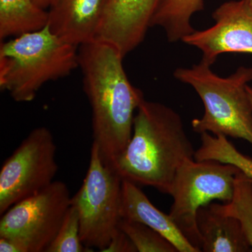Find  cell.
<instances>
[{
  "instance_id": "6da1fadb",
  "label": "cell",
  "mask_w": 252,
  "mask_h": 252,
  "mask_svg": "<svg viewBox=\"0 0 252 252\" xmlns=\"http://www.w3.org/2000/svg\"><path fill=\"white\" fill-rule=\"evenodd\" d=\"M124 59L117 47L98 38L79 47V68L92 111L93 143L112 168L130 142L135 113L145 99L129 81Z\"/></svg>"
},
{
  "instance_id": "7a4b0ae2",
  "label": "cell",
  "mask_w": 252,
  "mask_h": 252,
  "mask_svg": "<svg viewBox=\"0 0 252 252\" xmlns=\"http://www.w3.org/2000/svg\"><path fill=\"white\" fill-rule=\"evenodd\" d=\"M195 152L180 114L144 99L136 112L130 142L112 169L123 180L169 194L177 170Z\"/></svg>"
},
{
  "instance_id": "3957f363",
  "label": "cell",
  "mask_w": 252,
  "mask_h": 252,
  "mask_svg": "<svg viewBox=\"0 0 252 252\" xmlns=\"http://www.w3.org/2000/svg\"><path fill=\"white\" fill-rule=\"evenodd\" d=\"M78 68L79 47L60 39L47 25L0 44V89L16 102H31L46 83Z\"/></svg>"
},
{
  "instance_id": "277c9868",
  "label": "cell",
  "mask_w": 252,
  "mask_h": 252,
  "mask_svg": "<svg viewBox=\"0 0 252 252\" xmlns=\"http://www.w3.org/2000/svg\"><path fill=\"white\" fill-rule=\"evenodd\" d=\"M201 60L190 67L175 69L177 80L191 86L204 104V114L192 121L194 132H212L243 139L252 144V104L247 87L252 67L241 66L228 77H220Z\"/></svg>"
},
{
  "instance_id": "5b68a950",
  "label": "cell",
  "mask_w": 252,
  "mask_h": 252,
  "mask_svg": "<svg viewBox=\"0 0 252 252\" xmlns=\"http://www.w3.org/2000/svg\"><path fill=\"white\" fill-rule=\"evenodd\" d=\"M239 171L231 164L190 158L176 172L169 193L173 198L169 215L189 243L200 252L201 238L196 223L198 210L213 200L229 202Z\"/></svg>"
},
{
  "instance_id": "8992f818",
  "label": "cell",
  "mask_w": 252,
  "mask_h": 252,
  "mask_svg": "<svg viewBox=\"0 0 252 252\" xmlns=\"http://www.w3.org/2000/svg\"><path fill=\"white\" fill-rule=\"evenodd\" d=\"M123 179L104 163L92 143L90 162L80 189L71 198L80 222V238L86 248L103 251L122 220Z\"/></svg>"
},
{
  "instance_id": "52a82bcc",
  "label": "cell",
  "mask_w": 252,
  "mask_h": 252,
  "mask_svg": "<svg viewBox=\"0 0 252 252\" xmlns=\"http://www.w3.org/2000/svg\"><path fill=\"white\" fill-rule=\"evenodd\" d=\"M56 142L44 126L31 131L0 170V215L54 182L59 170Z\"/></svg>"
},
{
  "instance_id": "ba28073f",
  "label": "cell",
  "mask_w": 252,
  "mask_h": 252,
  "mask_svg": "<svg viewBox=\"0 0 252 252\" xmlns=\"http://www.w3.org/2000/svg\"><path fill=\"white\" fill-rule=\"evenodd\" d=\"M71 198L67 185L54 181L1 215L0 237L21 240L29 252H46L71 206Z\"/></svg>"
},
{
  "instance_id": "9c48e42d",
  "label": "cell",
  "mask_w": 252,
  "mask_h": 252,
  "mask_svg": "<svg viewBox=\"0 0 252 252\" xmlns=\"http://www.w3.org/2000/svg\"><path fill=\"white\" fill-rule=\"evenodd\" d=\"M214 26L195 31L182 41L203 53V61L212 65L225 53L252 54V9L247 0H233L213 12Z\"/></svg>"
},
{
  "instance_id": "30bf717a",
  "label": "cell",
  "mask_w": 252,
  "mask_h": 252,
  "mask_svg": "<svg viewBox=\"0 0 252 252\" xmlns=\"http://www.w3.org/2000/svg\"><path fill=\"white\" fill-rule=\"evenodd\" d=\"M162 1L109 0L96 38L112 44L125 58L144 41Z\"/></svg>"
},
{
  "instance_id": "8fae6325",
  "label": "cell",
  "mask_w": 252,
  "mask_h": 252,
  "mask_svg": "<svg viewBox=\"0 0 252 252\" xmlns=\"http://www.w3.org/2000/svg\"><path fill=\"white\" fill-rule=\"evenodd\" d=\"M109 0H56L48 11L50 31L79 47L94 40Z\"/></svg>"
},
{
  "instance_id": "7c38bea8",
  "label": "cell",
  "mask_w": 252,
  "mask_h": 252,
  "mask_svg": "<svg viewBox=\"0 0 252 252\" xmlns=\"http://www.w3.org/2000/svg\"><path fill=\"white\" fill-rule=\"evenodd\" d=\"M123 219L140 222L153 228L175 247L178 252H200L182 233L170 215L154 206L138 185L123 180Z\"/></svg>"
},
{
  "instance_id": "4fadbf2b",
  "label": "cell",
  "mask_w": 252,
  "mask_h": 252,
  "mask_svg": "<svg viewBox=\"0 0 252 252\" xmlns=\"http://www.w3.org/2000/svg\"><path fill=\"white\" fill-rule=\"evenodd\" d=\"M197 227L204 252H252L239 220L225 215L221 204L210 203L199 209Z\"/></svg>"
},
{
  "instance_id": "5bb4252c",
  "label": "cell",
  "mask_w": 252,
  "mask_h": 252,
  "mask_svg": "<svg viewBox=\"0 0 252 252\" xmlns=\"http://www.w3.org/2000/svg\"><path fill=\"white\" fill-rule=\"evenodd\" d=\"M48 23V11L32 0H0V39L40 30Z\"/></svg>"
},
{
  "instance_id": "9a60e30c",
  "label": "cell",
  "mask_w": 252,
  "mask_h": 252,
  "mask_svg": "<svg viewBox=\"0 0 252 252\" xmlns=\"http://www.w3.org/2000/svg\"><path fill=\"white\" fill-rule=\"evenodd\" d=\"M205 8L203 0H163L152 18L151 27L161 28L170 43L182 41L195 31L192 16Z\"/></svg>"
},
{
  "instance_id": "2e32d148",
  "label": "cell",
  "mask_w": 252,
  "mask_h": 252,
  "mask_svg": "<svg viewBox=\"0 0 252 252\" xmlns=\"http://www.w3.org/2000/svg\"><path fill=\"white\" fill-rule=\"evenodd\" d=\"M201 146L194 154L196 160H214L231 164L252 180V158L239 152L224 135L200 134Z\"/></svg>"
},
{
  "instance_id": "e0dca14e",
  "label": "cell",
  "mask_w": 252,
  "mask_h": 252,
  "mask_svg": "<svg viewBox=\"0 0 252 252\" xmlns=\"http://www.w3.org/2000/svg\"><path fill=\"white\" fill-rule=\"evenodd\" d=\"M221 209L239 220L252 250V180L243 172L239 171L235 176L233 197L221 204Z\"/></svg>"
},
{
  "instance_id": "ac0fdd59",
  "label": "cell",
  "mask_w": 252,
  "mask_h": 252,
  "mask_svg": "<svg viewBox=\"0 0 252 252\" xmlns=\"http://www.w3.org/2000/svg\"><path fill=\"white\" fill-rule=\"evenodd\" d=\"M119 228L130 238L138 252H178L166 238L140 222L122 218Z\"/></svg>"
},
{
  "instance_id": "d6986e66",
  "label": "cell",
  "mask_w": 252,
  "mask_h": 252,
  "mask_svg": "<svg viewBox=\"0 0 252 252\" xmlns=\"http://www.w3.org/2000/svg\"><path fill=\"white\" fill-rule=\"evenodd\" d=\"M80 222L76 207L71 205L54 241L46 252H90L94 250L86 248L80 238Z\"/></svg>"
},
{
  "instance_id": "ffe728a7",
  "label": "cell",
  "mask_w": 252,
  "mask_h": 252,
  "mask_svg": "<svg viewBox=\"0 0 252 252\" xmlns=\"http://www.w3.org/2000/svg\"><path fill=\"white\" fill-rule=\"evenodd\" d=\"M102 252H137L135 245L120 228L113 235L112 240Z\"/></svg>"
},
{
  "instance_id": "44dd1931",
  "label": "cell",
  "mask_w": 252,
  "mask_h": 252,
  "mask_svg": "<svg viewBox=\"0 0 252 252\" xmlns=\"http://www.w3.org/2000/svg\"><path fill=\"white\" fill-rule=\"evenodd\" d=\"M0 252H29L27 247L18 239L0 237Z\"/></svg>"
},
{
  "instance_id": "7402d4cb",
  "label": "cell",
  "mask_w": 252,
  "mask_h": 252,
  "mask_svg": "<svg viewBox=\"0 0 252 252\" xmlns=\"http://www.w3.org/2000/svg\"><path fill=\"white\" fill-rule=\"evenodd\" d=\"M33 2L41 8V9L46 10L49 9L53 4L56 2V0H32Z\"/></svg>"
},
{
  "instance_id": "603a6c76",
  "label": "cell",
  "mask_w": 252,
  "mask_h": 252,
  "mask_svg": "<svg viewBox=\"0 0 252 252\" xmlns=\"http://www.w3.org/2000/svg\"><path fill=\"white\" fill-rule=\"evenodd\" d=\"M247 90H248L249 97H250V101H251L252 104V88L248 85V87H247Z\"/></svg>"
},
{
  "instance_id": "cb8c5ba5",
  "label": "cell",
  "mask_w": 252,
  "mask_h": 252,
  "mask_svg": "<svg viewBox=\"0 0 252 252\" xmlns=\"http://www.w3.org/2000/svg\"><path fill=\"white\" fill-rule=\"evenodd\" d=\"M247 1H248L249 5H250V7H251L252 9V0H247Z\"/></svg>"
}]
</instances>
